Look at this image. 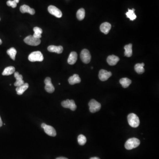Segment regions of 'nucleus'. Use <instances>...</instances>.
Returning a JSON list of instances; mask_svg holds the SVG:
<instances>
[{"label": "nucleus", "mask_w": 159, "mask_h": 159, "mask_svg": "<svg viewBox=\"0 0 159 159\" xmlns=\"http://www.w3.org/2000/svg\"><path fill=\"white\" fill-rule=\"evenodd\" d=\"M112 76V73L104 69H101L99 72V77L101 81L104 82Z\"/></svg>", "instance_id": "9b49d317"}, {"label": "nucleus", "mask_w": 159, "mask_h": 159, "mask_svg": "<svg viewBox=\"0 0 159 159\" xmlns=\"http://www.w3.org/2000/svg\"><path fill=\"white\" fill-rule=\"evenodd\" d=\"M20 0H9L7 2V5L8 6H11L13 8H15L17 6V4L19 2Z\"/></svg>", "instance_id": "c85d7f7f"}, {"label": "nucleus", "mask_w": 159, "mask_h": 159, "mask_svg": "<svg viewBox=\"0 0 159 159\" xmlns=\"http://www.w3.org/2000/svg\"><path fill=\"white\" fill-rule=\"evenodd\" d=\"M80 57L82 61L84 63H89L91 59V55H90L89 51L87 49H84L82 51L80 55Z\"/></svg>", "instance_id": "423d86ee"}, {"label": "nucleus", "mask_w": 159, "mask_h": 159, "mask_svg": "<svg viewBox=\"0 0 159 159\" xmlns=\"http://www.w3.org/2000/svg\"><path fill=\"white\" fill-rule=\"evenodd\" d=\"M106 61L109 65L113 66L117 64L118 61H119V58L114 55H112L109 56L107 57Z\"/></svg>", "instance_id": "2eb2a0df"}, {"label": "nucleus", "mask_w": 159, "mask_h": 159, "mask_svg": "<svg viewBox=\"0 0 159 159\" xmlns=\"http://www.w3.org/2000/svg\"><path fill=\"white\" fill-rule=\"evenodd\" d=\"M14 77L16 79V82L14 83L15 86L18 87L24 84V81L23 80V76L20 75L18 72H15Z\"/></svg>", "instance_id": "f8f14e48"}, {"label": "nucleus", "mask_w": 159, "mask_h": 159, "mask_svg": "<svg viewBox=\"0 0 159 159\" xmlns=\"http://www.w3.org/2000/svg\"><path fill=\"white\" fill-rule=\"evenodd\" d=\"M125 55L127 57H130L132 55V44H128L124 46Z\"/></svg>", "instance_id": "aec40b11"}, {"label": "nucleus", "mask_w": 159, "mask_h": 159, "mask_svg": "<svg viewBox=\"0 0 159 159\" xmlns=\"http://www.w3.org/2000/svg\"><path fill=\"white\" fill-rule=\"evenodd\" d=\"M29 87V84L28 83H24V84L20 86L17 87L16 90L17 94L18 95H21L24 93V92Z\"/></svg>", "instance_id": "6ab92c4d"}, {"label": "nucleus", "mask_w": 159, "mask_h": 159, "mask_svg": "<svg viewBox=\"0 0 159 159\" xmlns=\"http://www.w3.org/2000/svg\"><path fill=\"white\" fill-rule=\"evenodd\" d=\"M44 59L43 55L39 51L33 52L29 55L28 60L31 62L42 61Z\"/></svg>", "instance_id": "7ed1b4c3"}, {"label": "nucleus", "mask_w": 159, "mask_h": 159, "mask_svg": "<svg viewBox=\"0 0 159 159\" xmlns=\"http://www.w3.org/2000/svg\"><path fill=\"white\" fill-rule=\"evenodd\" d=\"M135 10L134 9H128V11L126 13V15L127 17L131 20H133L137 18V16L134 13Z\"/></svg>", "instance_id": "a878e982"}, {"label": "nucleus", "mask_w": 159, "mask_h": 159, "mask_svg": "<svg viewBox=\"0 0 159 159\" xmlns=\"http://www.w3.org/2000/svg\"><path fill=\"white\" fill-rule=\"evenodd\" d=\"M68 82L69 84L71 85H73L76 84L80 83L81 82V79L78 75L77 74H75L69 78L68 80Z\"/></svg>", "instance_id": "f3484780"}, {"label": "nucleus", "mask_w": 159, "mask_h": 159, "mask_svg": "<svg viewBox=\"0 0 159 159\" xmlns=\"http://www.w3.org/2000/svg\"><path fill=\"white\" fill-rule=\"evenodd\" d=\"M20 11L23 13H28L31 15H34L35 13V10L33 9L30 8L29 6L27 5H22L20 7Z\"/></svg>", "instance_id": "dca6fc26"}, {"label": "nucleus", "mask_w": 159, "mask_h": 159, "mask_svg": "<svg viewBox=\"0 0 159 159\" xmlns=\"http://www.w3.org/2000/svg\"><path fill=\"white\" fill-rule=\"evenodd\" d=\"M61 105L66 108H69L71 110L74 111L77 109V105L73 100H67L61 102Z\"/></svg>", "instance_id": "0eeeda50"}, {"label": "nucleus", "mask_w": 159, "mask_h": 159, "mask_svg": "<svg viewBox=\"0 0 159 159\" xmlns=\"http://www.w3.org/2000/svg\"><path fill=\"white\" fill-rule=\"evenodd\" d=\"M85 15H86V12L84 9L82 8L77 11V17L78 20H83L84 18Z\"/></svg>", "instance_id": "393cba45"}, {"label": "nucleus", "mask_w": 159, "mask_h": 159, "mask_svg": "<svg viewBox=\"0 0 159 159\" xmlns=\"http://www.w3.org/2000/svg\"><path fill=\"white\" fill-rule=\"evenodd\" d=\"M140 144V140L137 138L133 137L129 138L126 142L125 147L127 150H131L137 147Z\"/></svg>", "instance_id": "f257e3e1"}, {"label": "nucleus", "mask_w": 159, "mask_h": 159, "mask_svg": "<svg viewBox=\"0 0 159 159\" xmlns=\"http://www.w3.org/2000/svg\"><path fill=\"white\" fill-rule=\"evenodd\" d=\"M41 127L44 129V131L47 135L52 137H55L57 133L55 129L51 126L47 125L43 123L42 124Z\"/></svg>", "instance_id": "6e6552de"}, {"label": "nucleus", "mask_w": 159, "mask_h": 159, "mask_svg": "<svg viewBox=\"0 0 159 159\" xmlns=\"http://www.w3.org/2000/svg\"><path fill=\"white\" fill-rule=\"evenodd\" d=\"M120 84L124 88H127L131 84V81L128 78H123L119 81Z\"/></svg>", "instance_id": "4be33fe9"}, {"label": "nucleus", "mask_w": 159, "mask_h": 159, "mask_svg": "<svg viewBox=\"0 0 159 159\" xmlns=\"http://www.w3.org/2000/svg\"><path fill=\"white\" fill-rule=\"evenodd\" d=\"M15 72V68L13 66H9L5 68L2 74L3 76H9Z\"/></svg>", "instance_id": "412c9836"}, {"label": "nucleus", "mask_w": 159, "mask_h": 159, "mask_svg": "<svg viewBox=\"0 0 159 159\" xmlns=\"http://www.w3.org/2000/svg\"><path fill=\"white\" fill-rule=\"evenodd\" d=\"M90 159H100L99 157H92V158H90Z\"/></svg>", "instance_id": "2f4dec72"}, {"label": "nucleus", "mask_w": 159, "mask_h": 159, "mask_svg": "<svg viewBox=\"0 0 159 159\" xmlns=\"http://www.w3.org/2000/svg\"><path fill=\"white\" fill-rule=\"evenodd\" d=\"M24 42L28 45L36 46L40 44L41 40L40 38H36L33 36H29L24 38Z\"/></svg>", "instance_id": "20e7f679"}, {"label": "nucleus", "mask_w": 159, "mask_h": 159, "mask_svg": "<svg viewBox=\"0 0 159 159\" xmlns=\"http://www.w3.org/2000/svg\"><path fill=\"white\" fill-rule=\"evenodd\" d=\"M47 49L50 52H55L59 54H61L63 51V48L61 46H55L54 45H51L48 46Z\"/></svg>", "instance_id": "4468645a"}, {"label": "nucleus", "mask_w": 159, "mask_h": 159, "mask_svg": "<svg viewBox=\"0 0 159 159\" xmlns=\"http://www.w3.org/2000/svg\"><path fill=\"white\" fill-rule=\"evenodd\" d=\"M77 59V54L76 52H72L68 59V63L70 65H74Z\"/></svg>", "instance_id": "a211bd4d"}, {"label": "nucleus", "mask_w": 159, "mask_h": 159, "mask_svg": "<svg viewBox=\"0 0 159 159\" xmlns=\"http://www.w3.org/2000/svg\"><path fill=\"white\" fill-rule=\"evenodd\" d=\"M3 125V122H2V119H1V117L0 116V127H2Z\"/></svg>", "instance_id": "c756f323"}, {"label": "nucleus", "mask_w": 159, "mask_h": 159, "mask_svg": "<svg viewBox=\"0 0 159 159\" xmlns=\"http://www.w3.org/2000/svg\"><path fill=\"white\" fill-rule=\"evenodd\" d=\"M144 66H145V64L144 63L137 64L134 66L135 71L138 74L143 73L145 72Z\"/></svg>", "instance_id": "5701e85b"}, {"label": "nucleus", "mask_w": 159, "mask_h": 159, "mask_svg": "<svg viewBox=\"0 0 159 159\" xmlns=\"http://www.w3.org/2000/svg\"><path fill=\"white\" fill-rule=\"evenodd\" d=\"M0 20H1V18H0Z\"/></svg>", "instance_id": "72a5a7b5"}, {"label": "nucleus", "mask_w": 159, "mask_h": 159, "mask_svg": "<svg viewBox=\"0 0 159 159\" xmlns=\"http://www.w3.org/2000/svg\"><path fill=\"white\" fill-rule=\"evenodd\" d=\"M16 50H15V48L14 47H12V48H10L7 51V53L10 57V58L13 60H15V55H16Z\"/></svg>", "instance_id": "bb28decb"}, {"label": "nucleus", "mask_w": 159, "mask_h": 159, "mask_svg": "<svg viewBox=\"0 0 159 159\" xmlns=\"http://www.w3.org/2000/svg\"><path fill=\"white\" fill-rule=\"evenodd\" d=\"M56 159H68V158H65L64 157H59L58 158H57Z\"/></svg>", "instance_id": "7c9ffc66"}, {"label": "nucleus", "mask_w": 159, "mask_h": 159, "mask_svg": "<svg viewBox=\"0 0 159 159\" xmlns=\"http://www.w3.org/2000/svg\"><path fill=\"white\" fill-rule=\"evenodd\" d=\"M34 34L33 35L34 37L36 38H40L42 37V29L38 27H35L33 29Z\"/></svg>", "instance_id": "b1692460"}, {"label": "nucleus", "mask_w": 159, "mask_h": 159, "mask_svg": "<svg viewBox=\"0 0 159 159\" xmlns=\"http://www.w3.org/2000/svg\"><path fill=\"white\" fill-rule=\"evenodd\" d=\"M88 106H89V110L90 112L93 113L100 110L101 107V104L94 99L90 100L88 104Z\"/></svg>", "instance_id": "39448f33"}, {"label": "nucleus", "mask_w": 159, "mask_h": 159, "mask_svg": "<svg viewBox=\"0 0 159 159\" xmlns=\"http://www.w3.org/2000/svg\"><path fill=\"white\" fill-rule=\"evenodd\" d=\"M48 11L50 14L56 18H61L62 17V13L61 11L54 5H50L48 7Z\"/></svg>", "instance_id": "1a4fd4ad"}, {"label": "nucleus", "mask_w": 159, "mask_h": 159, "mask_svg": "<svg viewBox=\"0 0 159 159\" xmlns=\"http://www.w3.org/2000/svg\"><path fill=\"white\" fill-rule=\"evenodd\" d=\"M77 141L80 145L84 146L86 142L87 139L85 136L82 134H81V135H79L78 137Z\"/></svg>", "instance_id": "cd10ccee"}, {"label": "nucleus", "mask_w": 159, "mask_h": 159, "mask_svg": "<svg viewBox=\"0 0 159 159\" xmlns=\"http://www.w3.org/2000/svg\"><path fill=\"white\" fill-rule=\"evenodd\" d=\"M45 84V89L48 93H52L54 92L55 88L51 82V79L49 77H47L44 80Z\"/></svg>", "instance_id": "9d476101"}, {"label": "nucleus", "mask_w": 159, "mask_h": 159, "mask_svg": "<svg viewBox=\"0 0 159 159\" xmlns=\"http://www.w3.org/2000/svg\"><path fill=\"white\" fill-rule=\"evenodd\" d=\"M128 122L130 127H137L140 124V120L138 116L134 113H131L128 115Z\"/></svg>", "instance_id": "f03ea898"}, {"label": "nucleus", "mask_w": 159, "mask_h": 159, "mask_svg": "<svg viewBox=\"0 0 159 159\" xmlns=\"http://www.w3.org/2000/svg\"><path fill=\"white\" fill-rule=\"evenodd\" d=\"M111 28V25L109 23L105 22L101 24L100 26V30L102 32L104 33V34L106 35L108 33Z\"/></svg>", "instance_id": "ddd939ff"}, {"label": "nucleus", "mask_w": 159, "mask_h": 159, "mask_svg": "<svg viewBox=\"0 0 159 159\" xmlns=\"http://www.w3.org/2000/svg\"><path fill=\"white\" fill-rule=\"evenodd\" d=\"M2 40H1V38H0V45H1V44H2Z\"/></svg>", "instance_id": "473e14b6"}]
</instances>
